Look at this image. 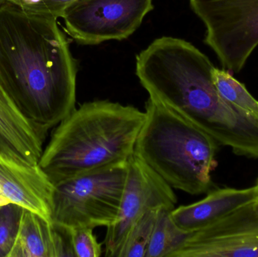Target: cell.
I'll return each instance as SVG.
<instances>
[{
    "mask_svg": "<svg viewBox=\"0 0 258 257\" xmlns=\"http://www.w3.org/2000/svg\"><path fill=\"white\" fill-rule=\"evenodd\" d=\"M78 66L57 19L0 6V84L42 132L74 109Z\"/></svg>",
    "mask_w": 258,
    "mask_h": 257,
    "instance_id": "1",
    "label": "cell"
},
{
    "mask_svg": "<svg viewBox=\"0 0 258 257\" xmlns=\"http://www.w3.org/2000/svg\"><path fill=\"white\" fill-rule=\"evenodd\" d=\"M209 57L190 42L155 39L136 57V75L151 99L209 134L233 153L258 144V119L229 103L212 81Z\"/></svg>",
    "mask_w": 258,
    "mask_h": 257,
    "instance_id": "2",
    "label": "cell"
},
{
    "mask_svg": "<svg viewBox=\"0 0 258 257\" xmlns=\"http://www.w3.org/2000/svg\"><path fill=\"white\" fill-rule=\"evenodd\" d=\"M145 112L109 101L86 102L56 126L39 167L52 184L127 164Z\"/></svg>",
    "mask_w": 258,
    "mask_h": 257,
    "instance_id": "3",
    "label": "cell"
},
{
    "mask_svg": "<svg viewBox=\"0 0 258 257\" xmlns=\"http://www.w3.org/2000/svg\"><path fill=\"white\" fill-rule=\"evenodd\" d=\"M135 155L172 189L190 195L208 193L219 145L195 125L149 98Z\"/></svg>",
    "mask_w": 258,
    "mask_h": 257,
    "instance_id": "4",
    "label": "cell"
},
{
    "mask_svg": "<svg viewBox=\"0 0 258 257\" xmlns=\"http://www.w3.org/2000/svg\"><path fill=\"white\" fill-rule=\"evenodd\" d=\"M128 163L54 184L51 222L68 230L109 226L117 220Z\"/></svg>",
    "mask_w": 258,
    "mask_h": 257,
    "instance_id": "5",
    "label": "cell"
},
{
    "mask_svg": "<svg viewBox=\"0 0 258 257\" xmlns=\"http://www.w3.org/2000/svg\"><path fill=\"white\" fill-rule=\"evenodd\" d=\"M189 1L206 26V45L223 68L240 72L258 46V0Z\"/></svg>",
    "mask_w": 258,
    "mask_h": 257,
    "instance_id": "6",
    "label": "cell"
},
{
    "mask_svg": "<svg viewBox=\"0 0 258 257\" xmlns=\"http://www.w3.org/2000/svg\"><path fill=\"white\" fill-rule=\"evenodd\" d=\"M153 0H77L62 18L78 44L99 45L132 36L153 9Z\"/></svg>",
    "mask_w": 258,
    "mask_h": 257,
    "instance_id": "7",
    "label": "cell"
},
{
    "mask_svg": "<svg viewBox=\"0 0 258 257\" xmlns=\"http://www.w3.org/2000/svg\"><path fill=\"white\" fill-rule=\"evenodd\" d=\"M176 203L173 189L134 154L128 162L117 220L107 227L105 256H119L129 232L144 214L162 208L174 209Z\"/></svg>",
    "mask_w": 258,
    "mask_h": 257,
    "instance_id": "8",
    "label": "cell"
},
{
    "mask_svg": "<svg viewBox=\"0 0 258 257\" xmlns=\"http://www.w3.org/2000/svg\"><path fill=\"white\" fill-rule=\"evenodd\" d=\"M170 257H258V200L188 233Z\"/></svg>",
    "mask_w": 258,
    "mask_h": 257,
    "instance_id": "9",
    "label": "cell"
},
{
    "mask_svg": "<svg viewBox=\"0 0 258 257\" xmlns=\"http://www.w3.org/2000/svg\"><path fill=\"white\" fill-rule=\"evenodd\" d=\"M0 189L10 203L51 222L54 185L39 164H21L0 155Z\"/></svg>",
    "mask_w": 258,
    "mask_h": 257,
    "instance_id": "10",
    "label": "cell"
},
{
    "mask_svg": "<svg viewBox=\"0 0 258 257\" xmlns=\"http://www.w3.org/2000/svg\"><path fill=\"white\" fill-rule=\"evenodd\" d=\"M46 135L23 116L0 84V155L19 164L38 165Z\"/></svg>",
    "mask_w": 258,
    "mask_h": 257,
    "instance_id": "11",
    "label": "cell"
},
{
    "mask_svg": "<svg viewBox=\"0 0 258 257\" xmlns=\"http://www.w3.org/2000/svg\"><path fill=\"white\" fill-rule=\"evenodd\" d=\"M258 200L257 187L247 189L222 188L209 192L205 199L171 211L176 226L186 233L200 230L236 210Z\"/></svg>",
    "mask_w": 258,
    "mask_h": 257,
    "instance_id": "12",
    "label": "cell"
},
{
    "mask_svg": "<svg viewBox=\"0 0 258 257\" xmlns=\"http://www.w3.org/2000/svg\"><path fill=\"white\" fill-rule=\"evenodd\" d=\"M74 256L69 230L23 210L18 235L8 257Z\"/></svg>",
    "mask_w": 258,
    "mask_h": 257,
    "instance_id": "13",
    "label": "cell"
},
{
    "mask_svg": "<svg viewBox=\"0 0 258 257\" xmlns=\"http://www.w3.org/2000/svg\"><path fill=\"white\" fill-rule=\"evenodd\" d=\"M172 210L162 208L158 211L146 257H170L188 235L173 221L171 217Z\"/></svg>",
    "mask_w": 258,
    "mask_h": 257,
    "instance_id": "14",
    "label": "cell"
},
{
    "mask_svg": "<svg viewBox=\"0 0 258 257\" xmlns=\"http://www.w3.org/2000/svg\"><path fill=\"white\" fill-rule=\"evenodd\" d=\"M212 81L218 93L233 105L258 118V101L248 92L243 83L236 79L230 71L214 66Z\"/></svg>",
    "mask_w": 258,
    "mask_h": 257,
    "instance_id": "15",
    "label": "cell"
},
{
    "mask_svg": "<svg viewBox=\"0 0 258 257\" xmlns=\"http://www.w3.org/2000/svg\"><path fill=\"white\" fill-rule=\"evenodd\" d=\"M159 210L148 211L135 223L118 257H146Z\"/></svg>",
    "mask_w": 258,
    "mask_h": 257,
    "instance_id": "16",
    "label": "cell"
},
{
    "mask_svg": "<svg viewBox=\"0 0 258 257\" xmlns=\"http://www.w3.org/2000/svg\"><path fill=\"white\" fill-rule=\"evenodd\" d=\"M23 210L13 203L0 206V257H8L13 247Z\"/></svg>",
    "mask_w": 258,
    "mask_h": 257,
    "instance_id": "17",
    "label": "cell"
},
{
    "mask_svg": "<svg viewBox=\"0 0 258 257\" xmlns=\"http://www.w3.org/2000/svg\"><path fill=\"white\" fill-rule=\"evenodd\" d=\"M24 12L39 16L57 18L63 17L66 9L77 0H6Z\"/></svg>",
    "mask_w": 258,
    "mask_h": 257,
    "instance_id": "18",
    "label": "cell"
},
{
    "mask_svg": "<svg viewBox=\"0 0 258 257\" xmlns=\"http://www.w3.org/2000/svg\"><path fill=\"white\" fill-rule=\"evenodd\" d=\"M74 256L100 257L102 254L101 244L94 235L93 229L78 228L69 230Z\"/></svg>",
    "mask_w": 258,
    "mask_h": 257,
    "instance_id": "19",
    "label": "cell"
},
{
    "mask_svg": "<svg viewBox=\"0 0 258 257\" xmlns=\"http://www.w3.org/2000/svg\"><path fill=\"white\" fill-rule=\"evenodd\" d=\"M9 203H10V202L5 197L1 189H0V206H3V205H8V204Z\"/></svg>",
    "mask_w": 258,
    "mask_h": 257,
    "instance_id": "20",
    "label": "cell"
},
{
    "mask_svg": "<svg viewBox=\"0 0 258 257\" xmlns=\"http://www.w3.org/2000/svg\"><path fill=\"white\" fill-rule=\"evenodd\" d=\"M6 0H0V6H2V5L3 4V3H6Z\"/></svg>",
    "mask_w": 258,
    "mask_h": 257,
    "instance_id": "21",
    "label": "cell"
},
{
    "mask_svg": "<svg viewBox=\"0 0 258 257\" xmlns=\"http://www.w3.org/2000/svg\"><path fill=\"white\" fill-rule=\"evenodd\" d=\"M256 187H257V190H258V180H257V184H256Z\"/></svg>",
    "mask_w": 258,
    "mask_h": 257,
    "instance_id": "22",
    "label": "cell"
}]
</instances>
